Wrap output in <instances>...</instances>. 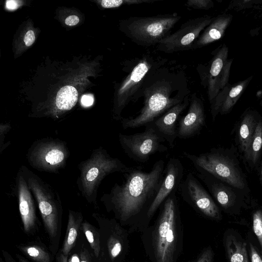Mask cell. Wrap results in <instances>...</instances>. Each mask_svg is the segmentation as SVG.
Wrapping results in <instances>:
<instances>
[{
    "label": "cell",
    "instance_id": "6da1fadb",
    "mask_svg": "<svg viewBox=\"0 0 262 262\" xmlns=\"http://www.w3.org/2000/svg\"><path fill=\"white\" fill-rule=\"evenodd\" d=\"M165 164L156 161L149 171L134 167L123 173L124 181L115 183L100 201L106 211L129 233L141 232L146 226V216L163 181Z\"/></svg>",
    "mask_w": 262,
    "mask_h": 262
},
{
    "label": "cell",
    "instance_id": "7a4b0ae2",
    "mask_svg": "<svg viewBox=\"0 0 262 262\" xmlns=\"http://www.w3.org/2000/svg\"><path fill=\"white\" fill-rule=\"evenodd\" d=\"M174 191L159 208L155 221L141 232L145 254L150 262H178L183 249V225Z\"/></svg>",
    "mask_w": 262,
    "mask_h": 262
},
{
    "label": "cell",
    "instance_id": "3957f363",
    "mask_svg": "<svg viewBox=\"0 0 262 262\" xmlns=\"http://www.w3.org/2000/svg\"><path fill=\"white\" fill-rule=\"evenodd\" d=\"M178 78L171 73L156 78L144 90L143 107L134 117L123 118L124 129L135 128L152 123L168 110L184 100L188 95L186 88L179 84Z\"/></svg>",
    "mask_w": 262,
    "mask_h": 262
},
{
    "label": "cell",
    "instance_id": "277c9868",
    "mask_svg": "<svg viewBox=\"0 0 262 262\" xmlns=\"http://www.w3.org/2000/svg\"><path fill=\"white\" fill-rule=\"evenodd\" d=\"M20 169L37 201L44 227L48 234L49 249L56 256L59 250L61 234V201L52 187L27 167L23 165Z\"/></svg>",
    "mask_w": 262,
    "mask_h": 262
},
{
    "label": "cell",
    "instance_id": "5b68a950",
    "mask_svg": "<svg viewBox=\"0 0 262 262\" xmlns=\"http://www.w3.org/2000/svg\"><path fill=\"white\" fill-rule=\"evenodd\" d=\"M133 168L127 166L118 158L112 157L105 148L99 147L79 164L78 189L89 203L96 204L98 188L107 176L114 172L123 174Z\"/></svg>",
    "mask_w": 262,
    "mask_h": 262
},
{
    "label": "cell",
    "instance_id": "8992f818",
    "mask_svg": "<svg viewBox=\"0 0 262 262\" xmlns=\"http://www.w3.org/2000/svg\"><path fill=\"white\" fill-rule=\"evenodd\" d=\"M177 13L148 17H132L125 20L123 31L127 37L138 45H157L179 21Z\"/></svg>",
    "mask_w": 262,
    "mask_h": 262
},
{
    "label": "cell",
    "instance_id": "52a82bcc",
    "mask_svg": "<svg viewBox=\"0 0 262 262\" xmlns=\"http://www.w3.org/2000/svg\"><path fill=\"white\" fill-rule=\"evenodd\" d=\"M99 226L100 262H124L129 251V233L114 217L93 213Z\"/></svg>",
    "mask_w": 262,
    "mask_h": 262
},
{
    "label": "cell",
    "instance_id": "ba28073f",
    "mask_svg": "<svg viewBox=\"0 0 262 262\" xmlns=\"http://www.w3.org/2000/svg\"><path fill=\"white\" fill-rule=\"evenodd\" d=\"M69 155L65 142L47 138L34 141L28 149L27 158L29 164L34 169L57 173L66 166Z\"/></svg>",
    "mask_w": 262,
    "mask_h": 262
},
{
    "label": "cell",
    "instance_id": "9c48e42d",
    "mask_svg": "<svg viewBox=\"0 0 262 262\" xmlns=\"http://www.w3.org/2000/svg\"><path fill=\"white\" fill-rule=\"evenodd\" d=\"M118 139L124 153L136 162H147L152 155L168 150L164 144L165 140L152 123L146 125L144 130L140 133L133 135L120 133Z\"/></svg>",
    "mask_w": 262,
    "mask_h": 262
},
{
    "label": "cell",
    "instance_id": "30bf717a",
    "mask_svg": "<svg viewBox=\"0 0 262 262\" xmlns=\"http://www.w3.org/2000/svg\"><path fill=\"white\" fill-rule=\"evenodd\" d=\"M183 154L194 167L199 168L234 187L244 188V181L239 170L227 157L216 150L198 155L187 151H183Z\"/></svg>",
    "mask_w": 262,
    "mask_h": 262
},
{
    "label": "cell",
    "instance_id": "8fae6325",
    "mask_svg": "<svg viewBox=\"0 0 262 262\" xmlns=\"http://www.w3.org/2000/svg\"><path fill=\"white\" fill-rule=\"evenodd\" d=\"M213 18L204 15L188 20L177 31L162 39L157 45V50L172 53L191 49L192 45Z\"/></svg>",
    "mask_w": 262,
    "mask_h": 262
},
{
    "label": "cell",
    "instance_id": "7c38bea8",
    "mask_svg": "<svg viewBox=\"0 0 262 262\" xmlns=\"http://www.w3.org/2000/svg\"><path fill=\"white\" fill-rule=\"evenodd\" d=\"M177 191L183 200L198 213L209 219H221L218 207L193 173L186 174Z\"/></svg>",
    "mask_w": 262,
    "mask_h": 262
},
{
    "label": "cell",
    "instance_id": "4fadbf2b",
    "mask_svg": "<svg viewBox=\"0 0 262 262\" xmlns=\"http://www.w3.org/2000/svg\"><path fill=\"white\" fill-rule=\"evenodd\" d=\"M229 49L225 43L216 48L204 74L203 81L207 89L210 104L228 83L233 59H228Z\"/></svg>",
    "mask_w": 262,
    "mask_h": 262
},
{
    "label": "cell",
    "instance_id": "5bb4252c",
    "mask_svg": "<svg viewBox=\"0 0 262 262\" xmlns=\"http://www.w3.org/2000/svg\"><path fill=\"white\" fill-rule=\"evenodd\" d=\"M154 64L149 58L141 59L127 75L120 85L117 94V102L114 118L122 120L121 113L128 103L134 98V95L142 85L145 77L152 70Z\"/></svg>",
    "mask_w": 262,
    "mask_h": 262
},
{
    "label": "cell",
    "instance_id": "9a60e30c",
    "mask_svg": "<svg viewBox=\"0 0 262 262\" xmlns=\"http://www.w3.org/2000/svg\"><path fill=\"white\" fill-rule=\"evenodd\" d=\"M183 176L184 166L181 161L178 158H170L165 165L161 185L147 212V227L150 224L156 212L167 198L172 192H177L183 179Z\"/></svg>",
    "mask_w": 262,
    "mask_h": 262
},
{
    "label": "cell",
    "instance_id": "2e32d148",
    "mask_svg": "<svg viewBox=\"0 0 262 262\" xmlns=\"http://www.w3.org/2000/svg\"><path fill=\"white\" fill-rule=\"evenodd\" d=\"M16 182L19 211L23 230L28 235H34L39 230L40 222L36 214L31 191L20 169L17 174Z\"/></svg>",
    "mask_w": 262,
    "mask_h": 262
},
{
    "label": "cell",
    "instance_id": "e0dca14e",
    "mask_svg": "<svg viewBox=\"0 0 262 262\" xmlns=\"http://www.w3.org/2000/svg\"><path fill=\"white\" fill-rule=\"evenodd\" d=\"M205 114L203 102L195 93L190 98L189 106L186 115L179 120L177 138L187 139L200 134L205 125Z\"/></svg>",
    "mask_w": 262,
    "mask_h": 262
},
{
    "label": "cell",
    "instance_id": "ac0fdd59",
    "mask_svg": "<svg viewBox=\"0 0 262 262\" xmlns=\"http://www.w3.org/2000/svg\"><path fill=\"white\" fill-rule=\"evenodd\" d=\"M253 78L251 76L234 84L228 83L219 93L211 103V113L213 120L219 113L225 115L231 111Z\"/></svg>",
    "mask_w": 262,
    "mask_h": 262
},
{
    "label": "cell",
    "instance_id": "d6986e66",
    "mask_svg": "<svg viewBox=\"0 0 262 262\" xmlns=\"http://www.w3.org/2000/svg\"><path fill=\"white\" fill-rule=\"evenodd\" d=\"M188 96L175 105L152 122L169 147H174L177 138V125L180 116L189 104Z\"/></svg>",
    "mask_w": 262,
    "mask_h": 262
},
{
    "label": "cell",
    "instance_id": "ffe728a7",
    "mask_svg": "<svg viewBox=\"0 0 262 262\" xmlns=\"http://www.w3.org/2000/svg\"><path fill=\"white\" fill-rule=\"evenodd\" d=\"M83 221L82 213L72 210H69L66 232L61 248L59 249L56 261H68V258L75 249L79 239L80 228Z\"/></svg>",
    "mask_w": 262,
    "mask_h": 262
},
{
    "label": "cell",
    "instance_id": "44dd1931",
    "mask_svg": "<svg viewBox=\"0 0 262 262\" xmlns=\"http://www.w3.org/2000/svg\"><path fill=\"white\" fill-rule=\"evenodd\" d=\"M232 18L231 14L225 13L214 17L192 45L191 49L202 48L222 38Z\"/></svg>",
    "mask_w": 262,
    "mask_h": 262
},
{
    "label": "cell",
    "instance_id": "7402d4cb",
    "mask_svg": "<svg viewBox=\"0 0 262 262\" xmlns=\"http://www.w3.org/2000/svg\"><path fill=\"white\" fill-rule=\"evenodd\" d=\"M16 247L32 262H53L55 257L49 248L39 239L20 243Z\"/></svg>",
    "mask_w": 262,
    "mask_h": 262
},
{
    "label": "cell",
    "instance_id": "603a6c76",
    "mask_svg": "<svg viewBox=\"0 0 262 262\" xmlns=\"http://www.w3.org/2000/svg\"><path fill=\"white\" fill-rule=\"evenodd\" d=\"M257 121L254 111H248L242 117L241 120L238 139L239 146L245 156L246 155L253 139Z\"/></svg>",
    "mask_w": 262,
    "mask_h": 262
},
{
    "label": "cell",
    "instance_id": "cb8c5ba5",
    "mask_svg": "<svg viewBox=\"0 0 262 262\" xmlns=\"http://www.w3.org/2000/svg\"><path fill=\"white\" fill-rule=\"evenodd\" d=\"M225 247L229 262H249L245 243L229 235L226 238Z\"/></svg>",
    "mask_w": 262,
    "mask_h": 262
},
{
    "label": "cell",
    "instance_id": "d4e9b609",
    "mask_svg": "<svg viewBox=\"0 0 262 262\" xmlns=\"http://www.w3.org/2000/svg\"><path fill=\"white\" fill-rule=\"evenodd\" d=\"M78 99V92L76 88L71 85H66L58 92L56 99V108L60 111L71 110Z\"/></svg>",
    "mask_w": 262,
    "mask_h": 262
},
{
    "label": "cell",
    "instance_id": "484cf974",
    "mask_svg": "<svg viewBox=\"0 0 262 262\" xmlns=\"http://www.w3.org/2000/svg\"><path fill=\"white\" fill-rule=\"evenodd\" d=\"M96 258L100 262V242L99 229L86 220H83L80 228Z\"/></svg>",
    "mask_w": 262,
    "mask_h": 262
},
{
    "label": "cell",
    "instance_id": "4316f807",
    "mask_svg": "<svg viewBox=\"0 0 262 262\" xmlns=\"http://www.w3.org/2000/svg\"><path fill=\"white\" fill-rule=\"evenodd\" d=\"M262 148V120L257 121L255 133L248 150L246 159L252 164L256 163Z\"/></svg>",
    "mask_w": 262,
    "mask_h": 262
},
{
    "label": "cell",
    "instance_id": "83f0119b",
    "mask_svg": "<svg viewBox=\"0 0 262 262\" xmlns=\"http://www.w3.org/2000/svg\"><path fill=\"white\" fill-rule=\"evenodd\" d=\"M75 248L78 253L79 262H99L95 257L86 239L82 238L81 233Z\"/></svg>",
    "mask_w": 262,
    "mask_h": 262
},
{
    "label": "cell",
    "instance_id": "f1b7e54d",
    "mask_svg": "<svg viewBox=\"0 0 262 262\" xmlns=\"http://www.w3.org/2000/svg\"><path fill=\"white\" fill-rule=\"evenodd\" d=\"M259 0H236L232 1L229 5L227 10H234L236 11L246 8L256 7L260 4Z\"/></svg>",
    "mask_w": 262,
    "mask_h": 262
},
{
    "label": "cell",
    "instance_id": "f546056e",
    "mask_svg": "<svg viewBox=\"0 0 262 262\" xmlns=\"http://www.w3.org/2000/svg\"><path fill=\"white\" fill-rule=\"evenodd\" d=\"M253 229L262 248V210H257L253 214Z\"/></svg>",
    "mask_w": 262,
    "mask_h": 262
},
{
    "label": "cell",
    "instance_id": "4dcf8cb0",
    "mask_svg": "<svg viewBox=\"0 0 262 262\" xmlns=\"http://www.w3.org/2000/svg\"><path fill=\"white\" fill-rule=\"evenodd\" d=\"M139 0H103L101 1V5L104 8H117L122 5L138 4Z\"/></svg>",
    "mask_w": 262,
    "mask_h": 262
},
{
    "label": "cell",
    "instance_id": "1f68e13d",
    "mask_svg": "<svg viewBox=\"0 0 262 262\" xmlns=\"http://www.w3.org/2000/svg\"><path fill=\"white\" fill-rule=\"evenodd\" d=\"M186 5L193 9L208 10L213 7L214 3L211 0H189Z\"/></svg>",
    "mask_w": 262,
    "mask_h": 262
},
{
    "label": "cell",
    "instance_id": "d6a6232c",
    "mask_svg": "<svg viewBox=\"0 0 262 262\" xmlns=\"http://www.w3.org/2000/svg\"><path fill=\"white\" fill-rule=\"evenodd\" d=\"M213 252L210 247L204 249L192 262H213Z\"/></svg>",
    "mask_w": 262,
    "mask_h": 262
},
{
    "label": "cell",
    "instance_id": "836d02e7",
    "mask_svg": "<svg viewBox=\"0 0 262 262\" xmlns=\"http://www.w3.org/2000/svg\"><path fill=\"white\" fill-rule=\"evenodd\" d=\"M1 252L4 259V262H30L27 258L20 254H15L17 258V260H16L7 251L2 250Z\"/></svg>",
    "mask_w": 262,
    "mask_h": 262
},
{
    "label": "cell",
    "instance_id": "e575fe53",
    "mask_svg": "<svg viewBox=\"0 0 262 262\" xmlns=\"http://www.w3.org/2000/svg\"><path fill=\"white\" fill-rule=\"evenodd\" d=\"M250 252L251 262H262L259 253L251 243L250 244Z\"/></svg>",
    "mask_w": 262,
    "mask_h": 262
},
{
    "label": "cell",
    "instance_id": "d590c367",
    "mask_svg": "<svg viewBox=\"0 0 262 262\" xmlns=\"http://www.w3.org/2000/svg\"><path fill=\"white\" fill-rule=\"evenodd\" d=\"M35 39L34 32L32 30H29L25 35L24 41L25 45L28 47L31 46L34 43Z\"/></svg>",
    "mask_w": 262,
    "mask_h": 262
},
{
    "label": "cell",
    "instance_id": "8d00e7d4",
    "mask_svg": "<svg viewBox=\"0 0 262 262\" xmlns=\"http://www.w3.org/2000/svg\"><path fill=\"white\" fill-rule=\"evenodd\" d=\"M79 21V17L76 15L69 16L65 20V24L68 26H75Z\"/></svg>",
    "mask_w": 262,
    "mask_h": 262
},
{
    "label": "cell",
    "instance_id": "74e56055",
    "mask_svg": "<svg viewBox=\"0 0 262 262\" xmlns=\"http://www.w3.org/2000/svg\"><path fill=\"white\" fill-rule=\"evenodd\" d=\"M93 97L90 95H84L81 98V103L84 106H89L93 104Z\"/></svg>",
    "mask_w": 262,
    "mask_h": 262
},
{
    "label": "cell",
    "instance_id": "f35d334b",
    "mask_svg": "<svg viewBox=\"0 0 262 262\" xmlns=\"http://www.w3.org/2000/svg\"><path fill=\"white\" fill-rule=\"evenodd\" d=\"M256 96L259 100L260 105L262 106V90H258L256 92Z\"/></svg>",
    "mask_w": 262,
    "mask_h": 262
},
{
    "label": "cell",
    "instance_id": "ab89813d",
    "mask_svg": "<svg viewBox=\"0 0 262 262\" xmlns=\"http://www.w3.org/2000/svg\"><path fill=\"white\" fill-rule=\"evenodd\" d=\"M15 2L14 1H7V7L9 9H14L15 6Z\"/></svg>",
    "mask_w": 262,
    "mask_h": 262
},
{
    "label": "cell",
    "instance_id": "60d3db41",
    "mask_svg": "<svg viewBox=\"0 0 262 262\" xmlns=\"http://www.w3.org/2000/svg\"><path fill=\"white\" fill-rule=\"evenodd\" d=\"M261 170H260V174H261V180H262V163H261Z\"/></svg>",
    "mask_w": 262,
    "mask_h": 262
},
{
    "label": "cell",
    "instance_id": "b9f144b4",
    "mask_svg": "<svg viewBox=\"0 0 262 262\" xmlns=\"http://www.w3.org/2000/svg\"><path fill=\"white\" fill-rule=\"evenodd\" d=\"M0 262H4L2 258H0Z\"/></svg>",
    "mask_w": 262,
    "mask_h": 262
},
{
    "label": "cell",
    "instance_id": "7bdbcfd3",
    "mask_svg": "<svg viewBox=\"0 0 262 262\" xmlns=\"http://www.w3.org/2000/svg\"><path fill=\"white\" fill-rule=\"evenodd\" d=\"M56 262H68V261H56Z\"/></svg>",
    "mask_w": 262,
    "mask_h": 262
}]
</instances>
